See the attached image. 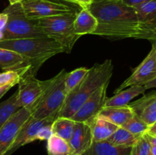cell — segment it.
Listing matches in <instances>:
<instances>
[{"label":"cell","mask_w":156,"mask_h":155,"mask_svg":"<svg viewBox=\"0 0 156 155\" xmlns=\"http://www.w3.org/2000/svg\"><path fill=\"white\" fill-rule=\"evenodd\" d=\"M88 9L98 20V27L92 35L111 40L156 39L155 32L140 22L134 8L117 0H95Z\"/></svg>","instance_id":"1"},{"label":"cell","mask_w":156,"mask_h":155,"mask_svg":"<svg viewBox=\"0 0 156 155\" xmlns=\"http://www.w3.org/2000/svg\"><path fill=\"white\" fill-rule=\"evenodd\" d=\"M114 71V65L111 59L102 63L94 64L82 81L66 97L57 117L71 118L79 108L98 91L102 85L110 82Z\"/></svg>","instance_id":"2"},{"label":"cell","mask_w":156,"mask_h":155,"mask_svg":"<svg viewBox=\"0 0 156 155\" xmlns=\"http://www.w3.org/2000/svg\"><path fill=\"white\" fill-rule=\"evenodd\" d=\"M0 48L12 50L24 56L30 65L27 72L34 75L49 59L59 53H66L62 45L49 36L1 40Z\"/></svg>","instance_id":"3"},{"label":"cell","mask_w":156,"mask_h":155,"mask_svg":"<svg viewBox=\"0 0 156 155\" xmlns=\"http://www.w3.org/2000/svg\"><path fill=\"white\" fill-rule=\"evenodd\" d=\"M3 12L7 14L8 21L2 31V40L47 36L37 24L36 20L30 19L26 16L21 2L9 5Z\"/></svg>","instance_id":"4"},{"label":"cell","mask_w":156,"mask_h":155,"mask_svg":"<svg viewBox=\"0 0 156 155\" xmlns=\"http://www.w3.org/2000/svg\"><path fill=\"white\" fill-rule=\"evenodd\" d=\"M77 13L57 15L36 20L46 36L59 43L65 49L66 53H70L79 36L74 33L73 23Z\"/></svg>","instance_id":"5"},{"label":"cell","mask_w":156,"mask_h":155,"mask_svg":"<svg viewBox=\"0 0 156 155\" xmlns=\"http://www.w3.org/2000/svg\"><path fill=\"white\" fill-rule=\"evenodd\" d=\"M67 73L65 69H62L52 78L50 84L32 110V118L43 119L58 114L67 95L65 90V79Z\"/></svg>","instance_id":"6"},{"label":"cell","mask_w":156,"mask_h":155,"mask_svg":"<svg viewBox=\"0 0 156 155\" xmlns=\"http://www.w3.org/2000/svg\"><path fill=\"white\" fill-rule=\"evenodd\" d=\"M52 81V78L45 81L39 80L36 75L26 72L18 82L16 105L18 108L34 109Z\"/></svg>","instance_id":"7"},{"label":"cell","mask_w":156,"mask_h":155,"mask_svg":"<svg viewBox=\"0 0 156 155\" xmlns=\"http://www.w3.org/2000/svg\"><path fill=\"white\" fill-rule=\"evenodd\" d=\"M21 5L26 16L32 20L77 13L72 6L51 0H24Z\"/></svg>","instance_id":"8"},{"label":"cell","mask_w":156,"mask_h":155,"mask_svg":"<svg viewBox=\"0 0 156 155\" xmlns=\"http://www.w3.org/2000/svg\"><path fill=\"white\" fill-rule=\"evenodd\" d=\"M30 116L31 110L21 108L0 128V155H4L7 152L18 132Z\"/></svg>","instance_id":"9"},{"label":"cell","mask_w":156,"mask_h":155,"mask_svg":"<svg viewBox=\"0 0 156 155\" xmlns=\"http://www.w3.org/2000/svg\"><path fill=\"white\" fill-rule=\"evenodd\" d=\"M156 78V52L152 47L148 56L133 70L132 74L126 79L115 93L133 85H145Z\"/></svg>","instance_id":"10"},{"label":"cell","mask_w":156,"mask_h":155,"mask_svg":"<svg viewBox=\"0 0 156 155\" xmlns=\"http://www.w3.org/2000/svg\"><path fill=\"white\" fill-rule=\"evenodd\" d=\"M56 118L57 114H54L43 119H37L30 116L21 128L14 142L4 155H12L22 146L37 140V137L39 131L44 126L52 124Z\"/></svg>","instance_id":"11"},{"label":"cell","mask_w":156,"mask_h":155,"mask_svg":"<svg viewBox=\"0 0 156 155\" xmlns=\"http://www.w3.org/2000/svg\"><path fill=\"white\" fill-rule=\"evenodd\" d=\"M108 85L109 82H107L102 85L79 108L70 119L76 122H88L97 116L101 110L105 107V103L108 99L107 91Z\"/></svg>","instance_id":"12"},{"label":"cell","mask_w":156,"mask_h":155,"mask_svg":"<svg viewBox=\"0 0 156 155\" xmlns=\"http://www.w3.org/2000/svg\"><path fill=\"white\" fill-rule=\"evenodd\" d=\"M134 114L150 126L156 122V91L144 94L141 98L129 104Z\"/></svg>","instance_id":"13"},{"label":"cell","mask_w":156,"mask_h":155,"mask_svg":"<svg viewBox=\"0 0 156 155\" xmlns=\"http://www.w3.org/2000/svg\"><path fill=\"white\" fill-rule=\"evenodd\" d=\"M69 143L72 149V155H82L85 153L93 143L90 125L86 122H76L74 132Z\"/></svg>","instance_id":"14"},{"label":"cell","mask_w":156,"mask_h":155,"mask_svg":"<svg viewBox=\"0 0 156 155\" xmlns=\"http://www.w3.org/2000/svg\"><path fill=\"white\" fill-rule=\"evenodd\" d=\"M98 27V20L88 8H82L77 12L73 23L74 33L81 37L83 35L93 34Z\"/></svg>","instance_id":"15"},{"label":"cell","mask_w":156,"mask_h":155,"mask_svg":"<svg viewBox=\"0 0 156 155\" xmlns=\"http://www.w3.org/2000/svg\"><path fill=\"white\" fill-rule=\"evenodd\" d=\"M134 112L129 105L122 106H105L98 115L122 127L133 116Z\"/></svg>","instance_id":"16"},{"label":"cell","mask_w":156,"mask_h":155,"mask_svg":"<svg viewBox=\"0 0 156 155\" xmlns=\"http://www.w3.org/2000/svg\"><path fill=\"white\" fill-rule=\"evenodd\" d=\"M86 122H88L91 128L93 142L107 141L118 128L116 125L98 115Z\"/></svg>","instance_id":"17"},{"label":"cell","mask_w":156,"mask_h":155,"mask_svg":"<svg viewBox=\"0 0 156 155\" xmlns=\"http://www.w3.org/2000/svg\"><path fill=\"white\" fill-rule=\"evenodd\" d=\"M30 65L22 55L12 50L0 48V68L3 71H17Z\"/></svg>","instance_id":"18"},{"label":"cell","mask_w":156,"mask_h":155,"mask_svg":"<svg viewBox=\"0 0 156 155\" xmlns=\"http://www.w3.org/2000/svg\"><path fill=\"white\" fill-rule=\"evenodd\" d=\"M146 90L145 85H133L129 87L115 93L113 97L107 99L105 106H122L128 105L133 99L140 94H143Z\"/></svg>","instance_id":"19"},{"label":"cell","mask_w":156,"mask_h":155,"mask_svg":"<svg viewBox=\"0 0 156 155\" xmlns=\"http://www.w3.org/2000/svg\"><path fill=\"white\" fill-rule=\"evenodd\" d=\"M134 9L140 22L156 33V0L145 2Z\"/></svg>","instance_id":"20"},{"label":"cell","mask_w":156,"mask_h":155,"mask_svg":"<svg viewBox=\"0 0 156 155\" xmlns=\"http://www.w3.org/2000/svg\"><path fill=\"white\" fill-rule=\"evenodd\" d=\"M131 147H117L107 141L93 142L91 147L82 155H129Z\"/></svg>","instance_id":"21"},{"label":"cell","mask_w":156,"mask_h":155,"mask_svg":"<svg viewBox=\"0 0 156 155\" xmlns=\"http://www.w3.org/2000/svg\"><path fill=\"white\" fill-rule=\"evenodd\" d=\"M76 123V122L70 118L57 117L52 123V133L69 142L74 132Z\"/></svg>","instance_id":"22"},{"label":"cell","mask_w":156,"mask_h":155,"mask_svg":"<svg viewBox=\"0 0 156 155\" xmlns=\"http://www.w3.org/2000/svg\"><path fill=\"white\" fill-rule=\"evenodd\" d=\"M139 138L128 132L124 128L118 127L107 141L117 147H131Z\"/></svg>","instance_id":"23"},{"label":"cell","mask_w":156,"mask_h":155,"mask_svg":"<svg viewBox=\"0 0 156 155\" xmlns=\"http://www.w3.org/2000/svg\"><path fill=\"white\" fill-rule=\"evenodd\" d=\"M48 155H72L69 143L56 135H52L47 140Z\"/></svg>","instance_id":"24"},{"label":"cell","mask_w":156,"mask_h":155,"mask_svg":"<svg viewBox=\"0 0 156 155\" xmlns=\"http://www.w3.org/2000/svg\"><path fill=\"white\" fill-rule=\"evenodd\" d=\"M17 91L7 100L0 103V128L20 109L16 105Z\"/></svg>","instance_id":"25"},{"label":"cell","mask_w":156,"mask_h":155,"mask_svg":"<svg viewBox=\"0 0 156 155\" xmlns=\"http://www.w3.org/2000/svg\"><path fill=\"white\" fill-rule=\"evenodd\" d=\"M88 71V68L85 67H81L67 73L65 79V90L66 94H69L82 81Z\"/></svg>","instance_id":"26"},{"label":"cell","mask_w":156,"mask_h":155,"mask_svg":"<svg viewBox=\"0 0 156 155\" xmlns=\"http://www.w3.org/2000/svg\"><path fill=\"white\" fill-rule=\"evenodd\" d=\"M122 127L124 128L128 132L139 138L140 136H143L147 132L149 126L147 124H146L140 117L134 114L132 119Z\"/></svg>","instance_id":"27"},{"label":"cell","mask_w":156,"mask_h":155,"mask_svg":"<svg viewBox=\"0 0 156 155\" xmlns=\"http://www.w3.org/2000/svg\"><path fill=\"white\" fill-rule=\"evenodd\" d=\"M30 69V67H26L17 71H5L0 73V88L5 85L12 84L15 86L18 84L20 79Z\"/></svg>","instance_id":"28"},{"label":"cell","mask_w":156,"mask_h":155,"mask_svg":"<svg viewBox=\"0 0 156 155\" xmlns=\"http://www.w3.org/2000/svg\"><path fill=\"white\" fill-rule=\"evenodd\" d=\"M129 155H151V144L144 135L140 136L131 147Z\"/></svg>","instance_id":"29"},{"label":"cell","mask_w":156,"mask_h":155,"mask_svg":"<svg viewBox=\"0 0 156 155\" xmlns=\"http://www.w3.org/2000/svg\"><path fill=\"white\" fill-rule=\"evenodd\" d=\"M52 124L43 127L41 130L39 131L37 134V139L40 140V141H43V140H48V138L53 135L52 133V129H51Z\"/></svg>","instance_id":"30"},{"label":"cell","mask_w":156,"mask_h":155,"mask_svg":"<svg viewBox=\"0 0 156 155\" xmlns=\"http://www.w3.org/2000/svg\"><path fill=\"white\" fill-rule=\"evenodd\" d=\"M117 1L120 2L123 4L129 6V7L135 8L136 6L140 5L143 4L145 2H147L152 1V0H117Z\"/></svg>","instance_id":"31"},{"label":"cell","mask_w":156,"mask_h":155,"mask_svg":"<svg viewBox=\"0 0 156 155\" xmlns=\"http://www.w3.org/2000/svg\"><path fill=\"white\" fill-rule=\"evenodd\" d=\"M8 21V15L5 12L0 13V32H2L5 27Z\"/></svg>","instance_id":"32"},{"label":"cell","mask_w":156,"mask_h":155,"mask_svg":"<svg viewBox=\"0 0 156 155\" xmlns=\"http://www.w3.org/2000/svg\"><path fill=\"white\" fill-rule=\"evenodd\" d=\"M95 0H77L81 8H88Z\"/></svg>","instance_id":"33"},{"label":"cell","mask_w":156,"mask_h":155,"mask_svg":"<svg viewBox=\"0 0 156 155\" xmlns=\"http://www.w3.org/2000/svg\"><path fill=\"white\" fill-rule=\"evenodd\" d=\"M144 135L146 138V139H147L148 141H149V142L150 143L151 145L156 147V135H150V134L149 133H146Z\"/></svg>","instance_id":"34"},{"label":"cell","mask_w":156,"mask_h":155,"mask_svg":"<svg viewBox=\"0 0 156 155\" xmlns=\"http://www.w3.org/2000/svg\"><path fill=\"white\" fill-rule=\"evenodd\" d=\"M13 87V85L9 84V85H5V86H3L0 88V99L11 89V88Z\"/></svg>","instance_id":"35"},{"label":"cell","mask_w":156,"mask_h":155,"mask_svg":"<svg viewBox=\"0 0 156 155\" xmlns=\"http://www.w3.org/2000/svg\"><path fill=\"white\" fill-rule=\"evenodd\" d=\"M145 86H146V89H151V88H156V78H155L152 79V81H150L148 82L147 84H145Z\"/></svg>","instance_id":"36"},{"label":"cell","mask_w":156,"mask_h":155,"mask_svg":"<svg viewBox=\"0 0 156 155\" xmlns=\"http://www.w3.org/2000/svg\"><path fill=\"white\" fill-rule=\"evenodd\" d=\"M146 133H149L152 135H156V125H153V126H150Z\"/></svg>","instance_id":"37"},{"label":"cell","mask_w":156,"mask_h":155,"mask_svg":"<svg viewBox=\"0 0 156 155\" xmlns=\"http://www.w3.org/2000/svg\"><path fill=\"white\" fill-rule=\"evenodd\" d=\"M151 155H156V147L151 145Z\"/></svg>","instance_id":"38"},{"label":"cell","mask_w":156,"mask_h":155,"mask_svg":"<svg viewBox=\"0 0 156 155\" xmlns=\"http://www.w3.org/2000/svg\"><path fill=\"white\" fill-rule=\"evenodd\" d=\"M9 3H10V5H14L18 2H23L24 0H9Z\"/></svg>","instance_id":"39"},{"label":"cell","mask_w":156,"mask_h":155,"mask_svg":"<svg viewBox=\"0 0 156 155\" xmlns=\"http://www.w3.org/2000/svg\"><path fill=\"white\" fill-rule=\"evenodd\" d=\"M61 1L66 2H69V3H72V4H74V5H78V3L76 2V1H74V0H61Z\"/></svg>","instance_id":"40"},{"label":"cell","mask_w":156,"mask_h":155,"mask_svg":"<svg viewBox=\"0 0 156 155\" xmlns=\"http://www.w3.org/2000/svg\"><path fill=\"white\" fill-rule=\"evenodd\" d=\"M152 47H154V49L155 50V52H156V39L155 40L152 41Z\"/></svg>","instance_id":"41"},{"label":"cell","mask_w":156,"mask_h":155,"mask_svg":"<svg viewBox=\"0 0 156 155\" xmlns=\"http://www.w3.org/2000/svg\"><path fill=\"white\" fill-rule=\"evenodd\" d=\"M2 39V32H0V41Z\"/></svg>","instance_id":"42"},{"label":"cell","mask_w":156,"mask_h":155,"mask_svg":"<svg viewBox=\"0 0 156 155\" xmlns=\"http://www.w3.org/2000/svg\"><path fill=\"white\" fill-rule=\"evenodd\" d=\"M74 1H76V2H77L78 3V5H79V2H77V0H74Z\"/></svg>","instance_id":"43"},{"label":"cell","mask_w":156,"mask_h":155,"mask_svg":"<svg viewBox=\"0 0 156 155\" xmlns=\"http://www.w3.org/2000/svg\"><path fill=\"white\" fill-rule=\"evenodd\" d=\"M154 125H156V122H155V124H154Z\"/></svg>","instance_id":"44"}]
</instances>
